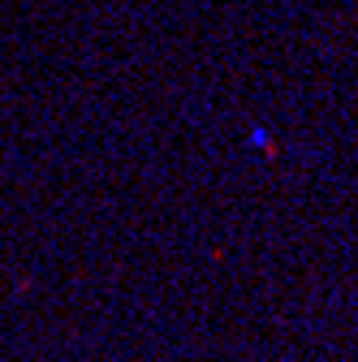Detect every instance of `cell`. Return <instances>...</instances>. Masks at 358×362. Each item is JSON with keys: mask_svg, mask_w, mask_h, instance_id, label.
<instances>
[{"mask_svg": "<svg viewBox=\"0 0 358 362\" xmlns=\"http://www.w3.org/2000/svg\"><path fill=\"white\" fill-rule=\"evenodd\" d=\"M250 143H255V147H263V151H272V139H267V129H263V125H255V129H250Z\"/></svg>", "mask_w": 358, "mask_h": 362, "instance_id": "cell-1", "label": "cell"}]
</instances>
